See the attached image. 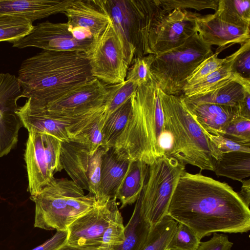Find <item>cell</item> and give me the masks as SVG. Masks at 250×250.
I'll list each match as a JSON object with an SVG mask.
<instances>
[{"label":"cell","instance_id":"1f68e13d","mask_svg":"<svg viewBox=\"0 0 250 250\" xmlns=\"http://www.w3.org/2000/svg\"><path fill=\"white\" fill-rule=\"evenodd\" d=\"M104 113L91 125L70 140L84 146L91 155H93L102 145V130L105 122Z\"/></svg>","mask_w":250,"mask_h":250},{"label":"cell","instance_id":"ab89813d","mask_svg":"<svg viewBox=\"0 0 250 250\" xmlns=\"http://www.w3.org/2000/svg\"><path fill=\"white\" fill-rule=\"evenodd\" d=\"M233 244L228 235L214 232L211 239L200 243L197 250H230Z\"/></svg>","mask_w":250,"mask_h":250},{"label":"cell","instance_id":"cb8c5ba5","mask_svg":"<svg viewBox=\"0 0 250 250\" xmlns=\"http://www.w3.org/2000/svg\"><path fill=\"white\" fill-rule=\"evenodd\" d=\"M250 44V40L241 45L235 52L226 57V61L218 69L203 80L190 85H185L183 94L187 97L202 95L213 91L233 79L235 72L233 65L238 56Z\"/></svg>","mask_w":250,"mask_h":250},{"label":"cell","instance_id":"8d00e7d4","mask_svg":"<svg viewBox=\"0 0 250 250\" xmlns=\"http://www.w3.org/2000/svg\"><path fill=\"white\" fill-rule=\"evenodd\" d=\"M159 1L165 13H167L177 8H191L197 11L211 9L216 11L219 0H159Z\"/></svg>","mask_w":250,"mask_h":250},{"label":"cell","instance_id":"2e32d148","mask_svg":"<svg viewBox=\"0 0 250 250\" xmlns=\"http://www.w3.org/2000/svg\"><path fill=\"white\" fill-rule=\"evenodd\" d=\"M30 197L38 195L62 168L55 162L49 150L44 133L28 132L24 154Z\"/></svg>","mask_w":250,"mask_h":250},{"label":"cell","instance_id":"e575fe53","mask_svg":"<svg viewBox=\"0 0 250 250\" xmlns=\"http://www.w3.org/2000/svg\"><path fill=\"white\" fill-rule=\"evenodd\" d=\"M153 56V54H150L134 58L127 70L125 80L139 86L152 79L150 66Z\"/></svg>","mask_w":250,"mask_h":250},{"label":"cell","instance_id":"9c48e42d","mask_svg":"<svg viewBox=\"0 0 250 250\" xmlns=\"http://www.w3.org/2000/svg\"><path fill=\"white\" fill-rule=\"evenodd\" d=\"M86 54L94 78L107 85L125 80L130 63L121 37L111 21Z\"/></svg>","mask_w":250,"mask_h":250},{"label":"cell","instance_id":"8fae6325","mask_svg":"<svg viewBox=\"0 0 250 250\" xmlns=\"http://www.w3.org/2000/svg\"><path fill=\"white\" fill-rule=\"evenodd\" d=\"M108 149L101 146L93 155L83 145L69 140L62 142L61 162L63 169L83 189L98 196L103 157Z\"/></svg>","mask_w":250,"mask_h":250},{"label":"cell","instance_id":"f6af8a7d","mask_svg":"<svg viewBox=\"0 0 250 250\" xmlns=\"http://www.w3.org/2000/svg\"><path fill=\"white\" fill-rule=\"evenodd\" d=\"M57 250H114V249H107L102 248H77L70 247L65 244Z\"/></svg>","mask_w":250,"mask_h":250},{"label":"cell","instance_id":"4316f807","mask_svg":"<svg viewBox=\"0 0 250 250\" xmlns=\"http://www.w3.org/2000/svg\"><path fill=\"white\" fill-rule=\"evenodd\" d=\"M150 228L151 225L141 215L139 204L136 202L132 214L125 227V240L114 250H142Z\"/></svg>","mask_w":250,"mask_h":250},{"label":"cell","instance_id":"5bb4252c","mask_svg":"<svg viewBox=\"0 0 250 250\" xmlns=\"http://www.w3.org/2000/svg\"><path fill=\"white\" fill-rule=\"evenodd\" d=\"M94 40H78L67 23L46 21L38 23L25 37L13 42V47L23 48L35 47L43 50L58 52H78L87 53Z\"/></svg>","mask_w":250,"mask_h":250},{"label":"cell","instance_id":"30bf717a","mask_svg":"<svg viewBox=\"0 0 250 250\" xmlns=\"http://www.w3.org/2000/svg\"><path fill=\"white\" fill-rule=\"evenodd\" d=\"M196 25L203 41L210 46L215 45L223 49L228 45H241L250 40V21L239 15L223 0H219L214 13L199 14Z\"/></svg>","mask_w":250,"mask_h":250},{"label":"cell","instance_id":"6da1fadb","mask_svg":"<svg viewBox=\"0 0 250 250\" xmlns=\"http://www.w3.org/2000/svg\"><path fill=\"white\" fill-rule=\"evenodd\" d=\"M167 215L191 228L201 239L212 233L247 232L250 210L226 182L186 171L174 190Z\"/></svg>","mask_w":250,"mask_h":250},{"label":"cell","instance_id":"d4e9b609","mask_svg":"<svg viewBox=\"0 0 250 250\" xmlns=\"http://www.w3.org/2000/svg\"><path fill=\"white\" fill-rule=\"evenodd\" d=\"M148 166L140 161L131 162L129 168L119 187L116 199L120 200V208L135 203L143 188Z\"/></svg>","mask_w":250,"mask_h":250},{"label":"cell","instance_id":"74e56055","mask_svg":"<svg viewBox=\"0 0 250 250\" xmlns=\"http://www.w3.org/2000/svg\"><path fill=\"white\" fill-rule=\"evenodd\" d=\"M219 53L220 52L216 51L202 61L187 78L185 85H190L203 80L220 67L226 61V58H219L218 55Z\"/></svg>","mask_w":250,"mask_h":250},{"label":"cell","instance_id":"ee69618b","mask_svg":"<svg viewBox=\"0 0 250 250\" xmlns=\"http://www.w3.org/2000/svg\"><path fill=\"white\" fill-rule=\"evenodd\" d=\"M239 116L250 119V93L237 106Z\"/></svg>","mask_w":250,"mask_h":250},{"label":"cell","instance_id":"83f0119b","mask_svg":"<svg viewBox=\"0 0 250 250\" xmlns=\"http://www.w3.org/2000/svg\"><path fill=\"white\" fill-rule=\"evenodd\" d=\"M131 108L130 99L111 113L105 120L102 128L103 142L101 146L109 149L125 127Z\"/></svg>","mask_w":250,"mask_h":250},{"label":"cell","instance_id":"277c9868","mask_svg":"<svg viewBox=\"0 0 250 250\" xmlns=\"http://www.w3.org/2000/svg\"><path fill=\"white\" fill-rule=\"evenodd\" d=\"M165 130L169 134L170 146L165 154L184 165H191L201 171H213L220 155L209 138L186 107L180 96L168 95L160 88Z\"/></svg>","mask_w":250,"mask_h":250},{"label":"cell","instance_id":"d6a6232c","mask_svg":"<svg viewBox=\"0 0 250 250\" xmlns=\"http://www.w3.org/2000/svg\"><path fill=\"white\" fill-rule=\"evenodd\" d=\"M201 240L189 227L178 223L167 250H197Z\"/></svg>","mask_w":250,"mask_h":250},{"label":"cell","instance_id":"7c38bea8","mask_svg":"<svg viewBox=\"0 0 250 250\" xmlns=\"http://www.w3.org/2000/svg\"><path fill=\"white\" fill-rule=\"evenodd\" d=\"M107 85L93 78L41 109L55 117L70 120L72 123L76 122L104 105Z\"/></svg>","mask_w":250,"mask_h":250},{"label":"cell","instance_id":"5b68a950","mask_svg":"<svg viewBox=\"0 0 250 250\" xmlns=\"http://www.w3.org/2000/svg\"><path fill=\"white\" fill-rule=\"evenodd\" d=\"M35 204L34 227L45 230L67 231L76 219L99 204L90 193L67 178H53L38 195L30 197Z\"/></svg>","mask_w":250,"mask_h":250},{"label":"cell","instance_id":"ba28073f","mask_svg":"<svg viewBox=\"0 0 250 250\" xmlns=\"http://www.w3.org/2000/svg\"><path fill=\"white\" fill-rule=\"evenodd\" d=\"M185 171V165L166 155L148 166L143 188L136 202L151 226L167 215L174 190Z\"/></svg>","mask_w":250,"mask_h":250},{"label":"cell","instance_id":"4dcf8cb0","mask_svg":"<svg viewBox=\"0 0 250 250\" xmlns=\"http://www.w3.org/2000/svg\"><path fill=\"white\" fill-rule=\"evenodd\" d=\"M138 87L134 83L126 80L121 83L107 85V94L104 104V121L111 113L131 98Z\"/></svg>","mask_w":250,"mask_h":250},{"label":"cell","instance_id":"8992f818","mask_svg":"<svg viewBox=\"0 0 250 250\" xmlns=\"http://www.w3.org/2000/svg\"><path fill=\"white\" fill-rule=\"evenodd\" d=\"M103 5L120 34L128 60L150 54L149 31L165 13L159 0H102Z\"/></svg>","mask_w":250,"mask_h":250},{"label":"cell","instance_id":"603a6c76","mask_svg":"<svg viewBox=\"0 0 250 250\" xmlns=\"http://www.w3.org/2000/svg\"><path fill=\"white\" fill-rule=\"evenodd\" d=\"M248 93H250V80L235 72L233 79L216 89L202 95L187 97L195 103L237 107Z\"/></svg>","mask_w":250,"mask_h":250},{"label":"cell","instance_id":"d6986e66","mask_svg":"<svg viewBox=\"0 0 250 250\" xmlns=\"http://www.w3.org/2000/svg\"><path fill=\"white\" fill-rule=\"evenodd\" d=\"M180 96L195 121L207 133L220 134L233 119L239 116L237 107L195 103L183 94Z\"/></svg>","mask_w":250,"mask_h":250},{"label":"cell","instance_id":"d590c367","mask_svg":"<svg viewBox=\"0 0 250 250\" xmlns=\"http://www.w3.org/2000/svg\"><path fill=\"white\" fill-rule=\"evenodd\" d=\"M207 134L220 155L236 151L250 153V141L240 140L219 134Z\"/></svg>","mask_w":250,"mask_h":250},{"label":"cell","instance_id":"4fadbf2b","mask_svg":"<svg viewBox=\"0 0 250 250\" xmlns=\"http://www.w3.org/2000/svg\"><path fill=\"white\" fill-rule=\"evenodd\" d=\"M198 15L179 8L165 13L149 31L150 54L158 55L178 47L197 33L196 18Z\"/></svg>","mask_w":250,"mask_h":250},{"label":"cell","instance_id":"7bdbcfd3","mask_svg":"<svg viewBox=\"0 0 250 250\" xmlns=\"http://www.w3.org/2000/svg\"><path fill=\"white\" fill-rule=\"evenodd\" d=\"M241 183L242 185L241 190L237 193L244 204L249 207L250 204V179L244 180Z\"/></svg>","mask_w":250,"mask_h":250},{"label":"cell","instance_id":"ffe728a7","mask_svg":"<svg viewBox=\"0 0 250 250\" xmlns=\"http://www.w3.org/2000/svg\"><path fill=\"white\" fill-rule=\"evenodd\" d=\"M22 125L28 132L36 131L52 135L62 142L69 141L66 128L72 124L69 120L55 117L27 100L17 111Z\"/></svg>","mask_w":250,"mask_h":250},{"label":"cell","instance_id":"b9f144b4","mask_svg":"<svg viewBox=\"0 0 250 250\" xmlns=\"http://www.w3.org/2000/svg\"><path fill=\"white\" fill-rule=\"evenodd\" d=\"M67 236V231H57L51 238L32 250H57L66 244Z\"/></svg>","mask_w":250,"mask_h":250},{"label":"cell","instance_id":"f546056e","mask_svg":"<svg viewBox=\"0 0 250 250\" xmlns=\"http://www.w3.org/2000/svg\"><path fill=\"white\" fill-rule=\"evenodd\" d=\"M32 22L24 17L0 16V42L11 43L25 37L33 29Z\"/></svg>","mask_w":250,"mask_h":250},{"label":"cell","instance_id":"44dd1931","mask_svg":"<svg viewBox=\"0 0 250 250\" xmlns=\"http://www.w3.org/2000/svg\"><path fill=\"white\" fill-rule=\"evenodd\" d=\"M132 161L118 156L113 147L104 154L101 166V181L96 200L104 205L116 200V195Z\"/></svg>","mask_w":250,"mask_h":250},{"label":"cell","instance_id":"60d3db41","mask_svg":"<svg viewBox=\"0 0 250 250\" xmlns=\"http://www.w3.org/2000/svg\"><path fill=\"white\" fill-rule=\"evenodd\" d=\"M232 70L242 77L250 79V44L238 56L233 63Z\"/></svg>","mask_w":250,"mask_h":250},{"label":"cell","instance_id":"f35d334b","mask_svg":"<svg viewBox=\"0 0 250 250\" xmlns=\"http://www.w3.org/2000/svg\"><path fill=\"white\" fill-rule=\"evenodd\" d=\"M219 135L250 141V119L240 116L235 117Z\"/></svg>","mask_w":250,"mask_h":250},{"label":"cell","instance_id":"7402d4cb","mask_svg":"<svg viewBox=\"0 0 250 250\" xmlns=\"http://www.w3.org/2000/svg\"><path fill=\"white\" fill-rule=\"evenodd\" d=\"M71 0H0V16L25 17L32 22L63 13Z\"/></svg>","mask_w":250,"mask_h":250},{"label":"cell","instance_id":"484cf974","mask_svg":"<svg viewBox=\"0 0 250 250\" xmlns=\"http://www.w3.org/2000/svg\"><path fill=\"white\" fill-rule=\"evenodd\" d=\"M213 171L218 176L241 182L250 176V153L236 151L221 154L215 161Z\"/></svg>","mask_w":250,"mask_h":250},{"label":"cell","instance_id":"e0dca14e","mask_svg":"<svg viewBox=\"0 0 250 250\" xmlns=\"http://www.w3.org/2000/svg\"><path fill=\"white\" fill-rule=\"evenodd\" d=\"M116 200L98 204L68 227L65 245L77 248H98L103 234L118 208Z\"/></svg>","mask_w":250,"mask_h":250},{"label":"cell","instance_id":"7a4b0ae2","mask_svg":"<svg viewBox=\"0 0 250 250\" xmlns=\"http://www.w3.org/2000/svg\"><path fill=\"white\" fill-rule=\"evenodd\" d=\"M93 78L86 53L47 50L24 60L17 77L23 97L41 108Z\"/></svg>","mask_w":250,"mask_h":250},{"label":"cell","instance_id":"836d02e7","mask_svg":"<svg viewBox=\"0 0 250 250\" xmlns=\"http://www.w3.org/2000/svg\"><path fill=\"white\" fill-rule=\"evenodd\" d=\"M125 238L123 218L118 208L103 234L100 247L107 249H114L121 245Z\"/></svg>","mask_w":250,"mask_h":250},{"label":"cell","instance_id":"3957f363","mask_svg":"<svg viewBox=\"0 0 250 250\" xmlns=\"http://www.w3.org/2000/svg\"><path fill=\"white\" fill-rule=\"evenodd\" d=\"M159 89L152 79L139 86L131 96L128 121L113 147L120 157L149 166L165 155L164 116Z\"/></svg>","mask_w":250,"mask_h":250},{"label":"cell","instance_id":"9a60e30c","mask_svg":"<svg viewBox=\"0 0 250 250\" xmlns=\"http://www.w3.org/2000/svg\"><path fill=\"white\" fill-rule=\"evenodd\" d=\"M21 97L17 77L0 73V158L7 155L17 144L20 129L23 126L17 113V102Z\"/></svg>","mask_w":250,"mask_h":250},{"label":"cell","instance_id":"f1b7e54d","mask_svg":"<svg viewBox=\"0 0 250 250\" xmlns=\"http://www.w3.org/2000/svg\"><path fill=\"white\" fill-rule=\"evenodd\" d=\"M178 222L168 215L151 226L146 242L142 250H167Z\"/></svg>","mask_w":250,"mask_h":250},{"label":"cell","instance_id":"52a82bcc","mask_svg":"<svg viewBox=\"0 0 250 250\" xmlns=\"http://www.w3.org/2000/svg\"><path fill=\"white\" fill-rule=\"evenodd\" d=\"M213 54L211 46L205 43L197 33L178 47L153 54L150 66L152 78L165 93L180 96L187 78Z\"/></svg>","mask_w":250,"mask_h":250},{"label":"cell","instance_id":"ac0fdd59","mask_svg":"<svg viewBox=\"0 0 250 250\" xmlns=\"http://www.w3.org/2000/svg\"><path fill=\"white\" fill-rule=\"evenodd\" d=\"M67 23L71 27H81L88 30L94 41L111 21L102 0H71L63 13Z\"/></svg>","mask_w":250,"mask_h":250}]
</instances>
